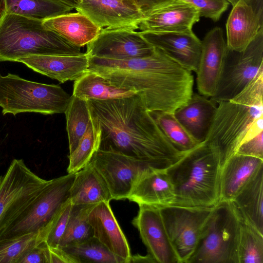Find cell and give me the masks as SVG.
<instances>
[{
    "mask_svg": "<svg viewBox=\"0 0 263 263\" xmlns=\"http://www.w3.org/2000/svg\"><path fill=\"white\" fill-rule=\"evenodd\" d=\"M96 204H72L66 230L58 247L79 243L93 237L88 215Z\"/></svg>",
    "mask_w": 263,
    "mask_h": 263,
    "instance_id": "34",
    "label": "cell"
},
{
    "mask_svg": "<svg viewBox=\"0 0 263 263\" xmlns=\"http://www.w3.org/2000/svg\"><path fill=\"white\" fill-rule=\"evenodd\" d=\"M217 104L204 143L217 155L221 167L242 143L263 132V69L234 98Z\"/></svg>",
    "mask_w": 263,
    "mask_h": 263,
    "instance_id": "3",
    "label": "cell"
},
{
    "mask_svg": "<svg viewBox=\"0 0 263 263\" xmlns=\"http://www.w3.org/2000/svg\"><path fill=\"white\" fill-rule=\"evenodd\" d=\"M49 263H75L73 259L61 248L49 247Z\"/></svg>",
    "mask_w": 263,
    "mask_h": 263,
    "instance_id": "41",
    "label": "cell"
},
{
    "mask_svg": "<svg viewBox=\"0 0 263 263\" xmlns=\"http://www.w3.org/2000/svg\"><path fill=\"white\" fill-rule=\"evenodd\" d=\"M263 69V30L243 50L227 47L222 70L214 95L216 104L239 94Z\"/></svg>",
    "mask_w": 263,
    "mask_h": 263,
    "instance_id": "9",
    "label": "cell"
},
{
    "mask_svg": "<svg viewBox=\"0 0 263 263\" xmlns=\"http://www.w3.org/2000/svg\"><path fill=\"white\" fill-rule=\"evenodd\" d=\"M62 3L65 5L70 6L73 9H76L77 6V0H54Z\"/></svg>",
    "mask_w": 263,
    "mask_h": 263,
    "instance_id": "45",
    "label": "cell"
},
{
    "mask_svg": "<svg viewBox=\"0 0 263 263\" xmlns=\"http://www.w3.org/2000/svg\"><path fill=\"white\" fill-rule=\"evenodd\" d=\"M263 167V159L235 154L221 167L220 201H230Z\"/></svg>",
    "mask_w": 263,
    "mask_h": 263,
    "instance_id": "24",
    "label": "cell"
},
{
    "mask_svg": "<svg viewBox=\"0 0 263 263\" xmlns=\"http://www.w3.org/2000/svg\"><path fill=\"white\" fill-rule=\"evenodd\" d=\"M220 170L218 157L205 143L186 153L166 171L174 187L171 204L215 206L220 201Z\"/></svg>",
    "mask_w": 263,
    "mask_h": 263,
    "instance_id": "4",
    "label": "cell"
},
{
    "mask_svg": "<svg viewBox=\"0 0 263 263\" xmlns=\"http://www.w3.org/2000/svg\"><path fill=\"white\" fill-rule=\"evenodd\" d=\"M73 9L54 0H0V15L13 14L41 21L70 12Z\"/></svg>",
    "mask_w": 263,
    "mask_h": 263,
    "instance_id": "29",
    "label": "cell"
},
{
    "mask_svg": "<svg viewBox=\"0 0 263 263\" xmlns=\"http://www.w3.org/2000/svg\"><path fill=\"white\" fill-rule=\"evenodd\" d=\"M75 9L101 29H138L143 14L136 0H77Z\"/></svg>",
    "mask_w": 263,
    "mask_h": 263,
    "instance_id": "14",
    "label": "cell"
},
{
    "mask_svg": "<svg viewBox=\"0 0 263 263\" xmlns=\"http://www.w3.org/2000/svg\"><path fill=\"white\" fill-rule=\"evenodd\" d=\"M239 219L231 201L214 208L187 263H238Z\"/></svg>",
    "mask_w": 263,
    "mask_h": 263,
    "instance_id": "7",
    "label": "cell"
},
{
    "mask_svg": "<svg viewBox=\"0 0 263 263\" xmlns=\"http://www.w3.org/2000/svg\"><path fill=\"white\" fill-rule=\"evenodd\" d=\"M17 62L61 83L75 81L89 66L88 56L86 53L76 55H33L20 59Z\"/></svg>",
    "mask_w": 263,
    "mask_h": 263,
    "instance_id": "20",
    "label": "cell"
},
{
    "mask_svg": "<svg viewBox=\"0 0 263 263\" xmlns=\"http://www.w3.org/2000/svg\"><path fill=\"white\" fill-rule=\"evenodd\" d=\"M226 27L228 48L241 51L263 30V15L240 0L233 6Z\"/></svg>",
    "mask_w": 263,
    "mask_h": 263,
    "instance_id": "21",
    "label": "cell"
},
{
    "mask_svg": "<svg viewBox=\"0 0 263 263\" xmlns=\"http://www.w3.org/2000/svg\"><path fill=\"white\" fill-rule=\"evenodd\" d=\"M75 263H125L93 236L79 243L61 248Z\"/></svg>",
    "mask_w": 263,
    "mask_h": 263,
    "instance_id": "31",
    "label": "cell"
},
{
    "mask_svg": "<svg viewBox=\"0 0 263 263\" xmlns=\"http://www.w3.org/2000/svg\"><path fill=\"white\" fill-rule=\"evenodd\" d=\"M86 46L88 57L115 60L147 57L155 50L140 32L127 28H102Z\"/></svg>",
    "mask_w": 263,
    "mask_h": 263,
    "instance_id": "13",
    "label": "cell"
},
{
    "mask_svg": "<svg viewBox=\"0 0 263 263\" xmlns=\"http://www.w3.org/2000/svg\"><path fill=\"white\" fill-rule=\"evenodd\" d=\"M22 159H13L0 177V232L36 197L47 183Z\"/></svg>",
    "mask_w": 263,
    "mask_h": 263,
    "instance_id": "11",
    "label": "cell"
},
{
    "mask_svg": "<svg viewBox=\"0 0 263 263\" xmlns=\"http://www.w3.org/2000/svg\"><path fill=\"white\" fill-rule=\"evenodd\" d=\"M132 224L157 263H180L164 227L159 208L141 205Z\"/></svg>",
    "mask_w": 263,
    "mask_h": 263,
    "instance_id": "16",
    "label": "cell"
},
{
    "mask_svg": "<svg viewBox=\"0 0 263 263\" xmlns=\"http://www.w3.org/2000/svg\"><path fill=\"white\" fill-rule=\"evenodd\" d=\"M230 4L232 5V6H234L239 0H227Z\"/></svg>",
    "mask_w": 263,
    "mask_h": 263,
    "instance_id": "46",
    "label": "cell"
},
{
    "mask_svg": "<svg viewBox=\"0 0 263 263\" xmlns=\"http://www.w3.org/2000/svg\"><path fill=\"white\" fill-rule=\"evenodd\" d=\"M240 1V0H239ZM250 5L260 15H263V0H242Z\"/></svg>",
    "mask_w": 263,
    "mask_h": 263,
    "instance_id": "44",
    "label": "cell"
},
{
    "mask_svg": "<svg viewBox=\"0 0 263 263\" xmlns=\"http://www.w3.org/2000/svg\"><path fill=\"white\" fill-rule=\"evenodd\" d=\"M72 204L70 199L62 207L46 234L45 241L50 248H58L65 233Z\"/></svg>",
    "mask_w": 263,
    "mask_h": 263,
    "instance_id": "37",
    "label": "cell"
},
{
    "mask_svg": "<svg viewBox=\"0 0 263 263\" xmlns=\"http://www.w3.org/2000/svg\"><path fill=\"white\" fill-rule=\"evenodd\" d=\"M215 206L169 204L159 208L167 234L180 263H187Z\"/></svg>",
    "mask_w": 263,
    "mask_h": 263,
    "instance_id": "10",
    "label": "cell"
},
{
    "mask_svg": "<svg viewBox=\"0 0 263 263\" xmlns=\"http://www.w3.org/2000/svg\"><path fill=\"white\" fill-rule=\"evenodd\" d=\"M230 201L239 216L263 233V167Z\"/></svg>",
    "mask_w": 263,
    "mask_h": 263,
    "instance_id": "27",
    "label": "cell"
},
{
    "mask_svg": "<svg viewBox=\"0 0 263 263\" xmlns=\"http://www.w3.org/2000/svg\"><path fill=\"white\" fill-rule=\"evenodd\" d=\"M183 1L194 6L197 10L200 17L210 18L214 22L219 20L230 4L227 0Z\"/></svg>",
    "mask_w": 263,
    "mask_h": 263,
    "instance_id": "38",
    "label": "cell"
},
{
    "mask_svg": "<svg viewBox=\"0 0 263 263\" xmlns=\"http://www.w3.org/2000/svg\"><path fill=\"white\" fill-rule=\"evenodd\" d=\"M166 171L152 169L145 172L134 185L127 199L139 205L157 208L172 204L174 187Z\"/></svg>",
    "mask_w": 263,
    "mask_h": 263,
    "instance_id": "22",
    "label": "cell"
},
{
    "mask_svg": "<svg viewBox=\"0 0 263 263\" xmlns=\"http://www.w3.org/2000/svg\"><path fill=\"white\" fill-rule=\"evenodd\" d=\"M237 215L240 223L238 263H263V233Z\"/></svg>",
    "mask_w": 263,
    "mask_h": 263,
    "instance_id": "32",
    "label": "cell"
},
{
    "mask_svg": "<svg viewBox=\"0 0 263 263\" xmlns=\"http://www.w3.org/2000/svg\"><path fill=\"white\" fill-rule=\"evenodd\" d=\"M64 114L66 120L69 153L71 154L76 148L91 121V116L87 101L73 95L71 96Z\"/></svg>",
    "mask_w": 263,
    "mask_h": 263,
    "instance_id": "30",
    "label": "cell"
},
{
    "mask_svg": "<svg viewBox=\"0 0 263 263\" xmlns=\"http://www.w3.org/2000/svg\"><path fill=\"white\" fill-rule=\"evenodd\" d=\"M236 154L263 159V132L242 143Z\"/></svg>",
    "mask_w": 263,
    "mask_h": 263,
    "instance_id": "40",
    "label": "cell"
},
{
    "mask_svg": "<svg viewBox=\"0 0 263 263\" xmlns=\"http://www.w3.org/2000/svg\"><path fill=\"white\" fill-rule=\"evenodd\" d=\"M18 263H49V247L43 240L29 250Z\"/></svg>",
    "mask_w": 263,
    "mask_h": 263,
    "instance_id": "39",
    "label": "cell"
},
{
    "mask_svg": "<svg viewBox=\"0 0 263 263\" xmlns=\"http://www.w3.org/2000/svg\"><path fill=\"white\" fill-rule=\"evenodd\" d=\"M165 0H136L143 14L157 4Z\"/></svg>",
    "mask_w": 263,
    "mask_h": 263,
    "instance_id": "42",
    "label": "cell"
},
{
    "mask_svg": "<svg viewBox=\"0 0 263 263\" xmlns=\"http://www.w3.org/2000/svg\"><path fill=\"white\" fill-rule=\"evenodd\" d=\"M101 134L98 124L91 117L87 130L78 146L69 154L68 174L76 173L89 163L94 153L99 149Z\"/></svg>",
    "mask_w": 263,
    "mask_h": 263,
    "instance_id": "35",
    "label": "cell"
},
{
    "mask_svg": "<svg viewBox=\"0 0 263 263\" xmlns=\"http://www.w3.org/2000/svg\"><path fill=\"white\" fill-rule=\"evenodd\" d=\"M46 235L42 232L0 239V263H18L29 250L45 240Z\"/></svg>",
    "mask_w": 263,
    "mask_h": 263,
    "instance_id": "36",
    "label": "cell"
},
{
    "mask_svg": "<svg viewBox=\"0 0 263 263\" xmlns=\"http://www.w3.org/2000/svg\"><path fill=\"white\" fill-rule=\"evenodd\" d=\"M227 49L223 31L220 27L211 29L201 41V52L196 72L199 94L210 98L214 95Z\"/></svg>",
    "mask_w": 263,
    "mask_h": 263,
    "instance_id": "17",
    "label": "cell"
},
{
    "mask_svg": "<svg viewBox=\"0 0 263 263\" xmlns=\"http://www.w3.org/2000/svg\"><path fill=\"white\" fill-rule=\"evenodd\" d=\"M76 173L48 180L36 197L0 232V239L42 232L47 234L62 207L70 200Z\"/></svg>",
    "mask_w": 263,
    "mask_h": 263,
    "instance_id": "8",
    "label": "cell"
},
{
    "mask_svg": "<svg viewBox=\"0 0 263 263\" xmlns=\"http://www.w3.org/2000/svg\"><path fill=\"white\" fill-rule=\"evenodd\" d=\"M130 262H156L153 257L148 253L145 256H142L139 254H136L134 256L132 255L129 263Z\"/></svg>",
    "mask_w": 263,
    "mask_h": 263,
    "instance_id": "43",
    "label": "cell"
},
{
    "mask_svg": "<svg viewBox=\"0 0 263 263\" xmlns=\"http://www.w3.org/2000/svg\"><path fill=\"white\" fill-rule=\"evenodd\" d=\"M101 129L99 149L153 162L167 170L186 153L165 136L139 93L109 100L87 101Z\"/></svg>",
    "mask_w": 263,
    "mask_h": 263,
    "instance_id": "1",
    "label": "cell"
},
{
    "mask_svg": "<svg viewBox=\"0 0 263 263\" xmlns=\"http://www.w3.org/2000/svg\"><path fill=\"white\" fill-rule=\"evenodd\" d=\"M72 204H96L112 199L104 180L89 162L76 173L70 189Z\"/></svg>",
    "mask_w": 263,
    "mask_h": 263,
    "instance_id": "26",
    "label": "cell"
},
{
    "mask_svg": "<svg viewBox=\"0 0 263 263\" xmlns=\"http://www.w3.org/2000/svg\"><path fill=\"white\" fill-rule=\"evenodd\" d=\"M43 23L47 29L80 48L94 40L101 30L89 18L79 12L48 18Z\"/></svg>",
    "mask_w": 263,
    "mask_h": 263,
    "instance_id": "25",
    "label": "cell"
},
{
    "mask_svg": "<svg viewBox=\"0 0 263 263\" xmlns=\"http://www.w3.org/2000/svg\"><path fill=\"white\" fill-rule=\"evenodd\" d=\"M217 104L211 99L193 93L188 102L177 108L174 115L187 132L199 143L208 136Z\"/></svg>",
    "mask_w": 263,
    "mask_h": 263,
    "instance_id": "23",
    "label": "cell"
},
{
    "mask_svg": "<svg viewBox=\"0 0 263 263\" xmlns=\"http://www.w3.org/2000/svg\"><path fill=\"white\" fill-rule=\"evenodd\" d=\"M70 98L59 85L31 81L12 73H0V107L3 115L64 113Z\"/></svg>",
    "mask_w": 263,
    "mask_h": 263,
    "instance_id": "6",
    "label": "cell"
},
{
    "mask_svg": "<svg viewBox=\"0 0 263 263\" xmlns=\"http://www.w3.org/2000/svg\"><path fill=\"white\" fill-rule=\"evenodd\" d=\"M93 236L111 253L129 263L132 256L128 241L110 206L109 202L95 205L88 215Z\"/></svg>",
    "mask_w": 263,
    "mask_h": 263,
    "instance_id": "19",
    "label": "cell"
},
{
    "mask_svg": "<svg viewBox=\"0 0 263 263\" xmlns=\"http://www.w3.org/2000/svg\"><path fill=\"white\" fill-rule=\"evenodd\" d=\"M106 182L112 199H127L138 179L156 164L121 153L98 149L90 162Z\"/></svg>",
    "mask_w": 263,
    "mask_h": 263,
    "instance_id": "12",
    "label": "cell"
},
{
    "mask_svg": "<svg viewBox=\"0 0 263 263\" xmlns=\"http://www.w3.org/2000/svg\"><path fill=\"white\" fill-rule=\"evenodd\" d=\"M137 93L135 90L116 87L101 75L87 70L74 81L72 95L88 101L121 99Z\"/></svg>",
    "mask_w": 263,
    "mask_h": 263,
    "instance_id": "28",
    "label": "cell"
},
{
    "mask_svg": "<svg viewBox=\"0 0 263 263\" xmlns=\"http://www.w3.org/2000/svg\"><path fill=\"white\" fill-rule=\"evenodd\" d=\"M43 21L5 13L0 15V62H17L33 55H76L83 53Z\"/></svg>",
    "mask_w": 263,
    "mask_h": 263,
    "instance_id": "5",
    "label": "cell"
},
{
    "mask_svg": "<svg viewBox=\"0 0 263 263\" xmlns=\"http://www.w3.org/2000/svg\"><path fill=\"white\" fill-rule=\"evenodd\" d=\"M140 32L153 46L161 50L184 68L191 71H197L201 52V41L193 31Z\"/></svg>",
    "mask_w": 263,
    "mask_h": 263,
    "instance_id": "18",
    "label": "cell"
},
{
    "mask_svg": "<svg viewBox=\"0 0 263 263\" xmlns=\"http://www.w3.org/2000/svg\"><path fill=\"white\" fill-rule=\"evenodd\" d=\"M149 112L165 136L179 151L186 153L201 144L190 135L176 119L174 112Z\"/></svg>",
    "mask_w": 263,
    "mask_h": 263,
    "instance_id": "33",
    "label": "cell"
},
{
    "mask_svg": "<svg viewBox=\"0 0 263 263\" xmlns=\"http://www.w3.org/2000/svg\"><path fill=\"white\" fill-rule=\"evenodd\" d=\"M200 17L190 4L183 0H165L143 13L138 29L151 32H189Z\"/></svg>",
    "mask_w": 263,
    "mask_h": 263,
    "instance_id": "15",
    "label": "cell"
},
{
    "mask_svg": "<svg viewBox=\"0 0 263 263\" xmlns=\"http://www.w3.org/2000/svg\"><path fill=\"white\" fill-rule=\"evenodd\" d=\"M89 71L112 85L136 91L149 111L174 112L193 93L194 77L159 49L151 55L128 60L88 57Z\"/></svg>",
    "mask_w": 263,
    "mask_h": 263,
    "instance_id": "2",
    "label": "cell"
}]
</instances>
